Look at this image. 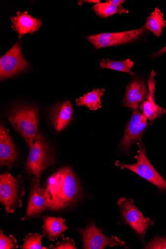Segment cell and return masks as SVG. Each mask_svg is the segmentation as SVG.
Returning a JSON list of instances; mask_svg holds the SVG:
<instances>
[{
	"label": "cell",
	"instance_id": "6da1fadb",
	"mask_svg": "<svg viewBox=\"0 0 166 249\" xmlns=\"http://www.w3.org/2000/svg\"><path fill=\"white\" fill-rule=\"evenodd\" d=\"M45 193L50 208L59 211L74 204L82 196L78 178L69 166L61 168L47 180Z\"/></svg>",
	"mask_w": 166,
	"mask_h": 249
},
{
	"label": "cell",
	"instance_id": "7a4b0ae2",
	"mask_svg": "<svg viewBox=\"0 0 166 249\" xmlns=\"http://www.w3.org/2000/svg\"><path fill=\"white\" fill-rule=\"evenodd\" d=\"M7 118L16 131L24 139L30 149L38 132L37 108L30 106L15 107L9 112Z\"/></svg>",
	"mask_w": 166,
	"mask_h": 249
},
{
	"label": "cell",
	"instance_id": "3957f363",
	"mask_svg": "<svg viewBox=\"0 0 166 249\" xmlns=\"http://www.w3.org/2000/svg\"><path fill=\"white\" fill-rule=\"evenodd\" d=\"M55 160L51 149L45 141L42 134L38 132L25 165L27 172L33 175L37 182L40 184V177L42 173L55 164Z\"/></svg>",
	"mask_w": 166,
	"mask_h": 249
},
{
	"label": "cell",
	"instance_id": "277c9868",
	"mask_svg": "<svg viewBox=\"0 0 166 249\" xmlns=\"http://www.w3.org/2000/svg\"><path fill=\"white\" fill-rule=\"evenodd\" d=\"M138 155L135 156L137 163L126 164L116 161L115 165L120 168L127 169L137 174L157 186L160 191H166V180L158 173L150 162L146 155L145 146L139 142L138 144Z\"/></svg>",
	"mask_w": 166,
	"mask_h": 249
},
{
	"label": "cell",
	"instance_id": "5b68a950",
	"mask_svg": "<svg viewBox=\"0 0 166 249\" xmlns=\"http://www.w3.org/2000/svg\"><path fill=\"white\" fill-rule=\"evenodd\" d=\"M25 193L24 186L19 179L7 172L0 176V201L8 213H14L22 207L21 198Z\"/></svg>",
	"mask_w": 166,
	"mask_h": 249
},
{
	"label": "cell",
	"instance_id": "8992f818",
	"mask_svg": "<svg viewBox=\"0 0 166 249\" xmlns=\"http://www.w3.org/2000/svg\"><path fill=\"white\" fill-rule=\"evenodd\" d=\"M117 205L125 222L133 230L139 239L144 242L148 229L154 222L139 211L131 198L122 197L118 200Z\"/></svg>",
	"mask_w": 166,
	"mask_h": 249
},
{
	"label": "cell",
	"instance_id": "52a82bcc",
	"mask_svg": "<svg viewBox=\"0 0 166 249\" xmlns=\"http://www.w3.org/2000/svg\"><path fill=\"white\" fill-rule=\"evenodd\" d=\"M80 234L83 247L86 249H104L108 246H121L126 248L124 241L116 236L109 238L103 233V228H98L93 221H89L83 229H77Z\"/></svg>",
	"mask_w": 166,
	"mask_h": 249
},
{
	"label": "cell",
	"instance_id": "ba28073f",
	"mask_svg": "<svg viewBox=\"0 0 166 249\" xmlns=\"http://www.w3.org/2000/svg\"><path fill=\"white\" fill-rule=\"evenodd\" d=\"M29 66L18 43L0 58V78L6 80L25 71Z\"/></svg>",
	"mask_w": 166,
	"mask_h": 249
},
{
	"label": "cell",
	"instance_id": "9c48e42d",
	"mask_svg": "<svg viewBox=\"0 0 166 249\" xmlns=\"http://www.w3.org/2000/svg\"><path fill=\"white\" fill-rule=\"evenodd\" d=\"M146 26L137 30L120 33H102L87 36L86 39L96 49L113 46L131 42L146 30Z\"/></svg>",
	"mask_w": 166,
	"mask_h": 249
},
{
	"label": "cell",
	"instance_id": "30bf717a",
	"mask_svg": "<svg viewBox=\"0 0 166 249\" xmlns=\"http://www.w3.org/2000/svg\"><path fill=\"white\" fill-rule=\"evenodd\" d=\"M148 119L137 109H133L130 120L120 147L124 151L131 148L134 143L140 142L142 134L148 126Z\"/></svg>",
	"mask_w": 166,
	"mask_h": 249
},
{
	"label": "cell",
	"instance_id": "8fae6325",
	"mask_svg": "<svg viewBox=\"0 0 166 249\" xmlns=\"http://www.w3.org/2000/svg\"><path fill=\"white\" fill-rule=\"evenodd\" d=\"M40 185L35 178H32L27 209L25 215L22 218V220L39 218L43 212L49 209V202L45 189L40 187Z\"/></svg>",
	"mask_w": 166,
	"mask_h": 249
},
{
	"label": "cell",
	"instance_id": "7c38bea8",
	"mask_svg": "<svg viewBox=\"0 0 166 249\" xmlns=\"http://www.w3.org/2000/svg\"><path fill=\"white\" fill-rule=\"evenodd\" d=\"M18 152L8 129L1 123L0 125V164L9 168L15 163Z\"/></svg>",
	"mask_w": 166,
	"mask_h": 249
},
{
	"label": "cell",
	"instance_id": "4fadbf2b",
	"mask_svg": "<svg viewBox=\"0 0 166 249\" xmlns=\"http://www.w3.org/2000/svg\"><path fill=\"white\" fill-rule=\"evenodd\" d=\"M149 98V92L144 81L136 79L128 86L123 101L125 107L137 109L140 104Z\"/></svg>",
	"mask_w": 166,
	"mask_h": 249
},
{
	"label": "cell",
	"instance_id": "5bb4252c",
	"mask_svg": "<svg viewBox=\"0 0 166 249\" xmlns=\"http://www.w3.org/2000/svg\"><path fill=\"white\" fill-rule=\"evenodd\" d=\"M13 22L12 28L18 35V38L27 34H33L40 28L42 22L26 12H18L17 15L11 17Z\"/></svg>",
	"mask_w": 166,
	"mask_h": 249
},
{
	"label": "cell",
	"instance_id": "9a60e30c",
	"mask_svg": "<svg viewBox=\"0 0 166 249\" xmlns=\"http://www.w3.org/2000/svg\"><path fill=\"white\" fill-rule=\"evenodd\" d=\"M73 108L71 103L67 101L55 106L52 110V123L55 130L60 132L72 120Z\"/></svg>",
	"mask_w": 166,
	"mask_h": 249
},
{
	"label": "cell",
	"instance_id": "2e32d148",
	"mask_svg": "<svg viewBox=\"0 0 166 249\" xmlns=\"http://www.w3.org/2000/svg\"><path fill=\"white\" fill-rule=\"evenodd\" d=\"M65 221L63 218L44 216L42 227L43 235L52 241L57 240L68 230Z\"/></svg>",
	"mask_w": 166,
	"mask_h": 249
},
{
	"label": "cell",
	"instance_id": "e0dca14e",
	"mask_svg": "<svg viewBox=\"0 0 166 249\" xmlns=\"http://www.w3.org/2000/svg\"><path fill=\"white\" fill-rule=\"evenodd\" d=\"M105 92L104 89H94L92 92L85 94L77 99L76 104L78 106H85L91 110H96L102 107V103L101 98Z\"/></svg>",
	"mask_w": 166,
	"mask_h": 249
},
{
	"label": "cell",
	"instance_id": "ac0fdd59",
	"mask_svg": "<svg viewBox=\"0 0 166 249\" xmlns=\"http://www.w3.org/2000/svg\"><path fill=\"white\" fill-rule=\"evenodd\" d=\"M166 25V21L163 14L158 8H156L148 18L145 26L147 29L152 32L155 35L160 36Z\"/></svg>",
	"mask_w": 166,
	"mask_h": 249
},
{
	"label": "cell",
	"instance_id": "d6986e66",
	"mask_svg": "<svg viewBox=\"0 0 166 249\" xmlns=\"http://www.w3.org/2000/svg\"><path fill=\"white\" fill-rule=\"evenodd\" d=\"M140 109L147 118L153 121L166 112V109L161 107L155 103V97L149 96L148 100L142 102Z\"/></svg>",
	"mask_w": 166,
	"mask_h": 249
},
{
	"label": "cell",
	"instance_id": "ffe728a7",
	"mask_svg": "<svg viewBox=\"0 0 166 249\" xmlns=\"http://www.w3.org/2000/svg\"><path fill=\"white\" fill-rule=\"evenodd\" d=\"M134 62L129 59L123 61H111L108 59H102L100 60V67L102 69L125 72L131 76L135 75L131 71Z\"/></svg>",
	"mask_w": 166,
	"mask_h": 249
},
{
	"label": "cell",
	"instance_id": "44dd1931",
	"mask_svg": "<svg viewBox=\"0 0 166 249\" xmlns=\"http://www.w3.org/2000/svg\"><path fill=\"white\" fill-rule=\"evenodd\" d=\"M93 9L98 15L103 18H108L114 14L129 13V11L122 6H116L106 2L94 5Z\"/></svg>",
	"mask_w": 166,
	"mask_h": 249
},
{
	"label": "cell",
	"instance_id": "7402d4cb",
	"mask_svg": "<svg viewBox=\"0 0 166 249\" xmlns=\"http://www.w3.org/2000/svg\"><path fill=\"white\" fill-rule=\"evenodd\" d=\"M43 235L37 233H30L26 236L24 243L21 249H46L41 244V239Z\"/></svg>",
	"mask_w": 166,
	"mask_h": 249
},
{
	"label": "cell",
	"instance_id": "603a6c76",
	"mask_svg": "<svg viewBox=\"0 0 166 249\" xmlns=\"http://www.w3.org/2000/svg\"><path fill=\"white\" fill-rule=\"evenodd\" d=\"M18 248L16 239L12 235H5L2 231L0 232V249H14Z\"/></svg>",
	"mask_w": 166,
	"mask_h": 249
},
{
	"label": "cell",
	"instance_id": "cb8c5ba5",
	"mask_svg": "<svg viewBox=\"0 0 166 249\" xmlns=\"http://www.w3.org/2000/svg\"><path fill=\"white\" fill-rule=\"evenodd\" d=\"M145 249H166V237L153 238L146 246Z\"/></svg>",
	"mask_w": 166,
	"mask_h": 249
},
{
	"label": "cell",
	"instance_id": "d4e9b609",
	"mask_svg": "<svg viewBox=\"0 0 166 249\" xmlns=\"http://www.w3.org/2000/svg\"><path fill=\"white\" fill-rule=\"evenodd\" d=\"M51 249H76L75 242L69 238H63V239L56 243L55 245H52L50 247Z\"/></svg>",
	"mask_w": 166,
	"mask_h": 249
},
{
	"label": "cell",
	"instance_id": "484cf974",
	"mask_svg": "<svg viewBox=\"0 0 166 249\" xmlns=\"http://www.w3.org/2000/svg\"><path fill=\"white\" fill-rule=\"evenodd\" d=\"M106 2L114 6H122L125 1H123V0H107Z\"/></svg>",
	"mask_w": 166,
	"mask_h": 249
},
{
	"label": "cell",
	"instance_id": "4316f807",
	"mask_svg": "<svg viewBox=\"0 0 166 249\" xmlns=\"http://www.w3.org/2000/svg\"><path fill=\"white\" fill-rule=\"evenodd\" d=\"M166 52V46L164 48H163L161 50H160L157 53H156L155 54H153L151 56V57H153V58H156V57H158V56L163 54V53H164Z\"/></svg>",
	"mask_w": 166,
	"mask_h": 249
},
{
	"label": "cell",
	"instance_id": "83f0119b",
	"mask_svg": "<svg viewBox=\"0 0 166 249\" xmlns=\"http://www.w3.org/2000/svg\"><path fill=\"white\" fill-rule=\"evenodd\" d=\"M82 2H89V3H96L99 4L100 3V1H97V0H90V1H83Z\"/></svg>",
	"mask_w": 166,
	"mask_h": 249
}]
</instances>
